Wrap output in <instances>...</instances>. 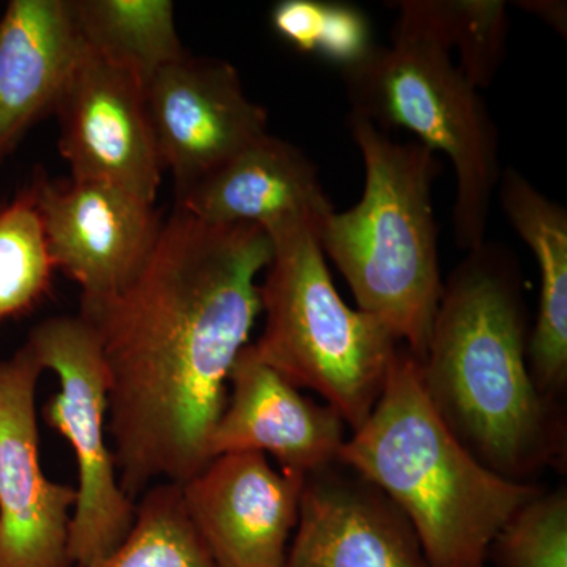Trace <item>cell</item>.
<instances>
[{
	"instance_id": "cell-5",
	"label": "cell",
	"mask_w": 567,
	"mask_h": 567,
	"mask_svg": "<svg viewBox=\"0 0 567 567\" xmlns=\"http://www.w3.org/2000/svg\"><path fill=\"white\" fill-rule=\"evenodd\" d=\"M390 47L342 70L350 114L382 132L406 130L456 175L454 235L458 248L486 244L499 166L498 130L480 89L458 69L436 20L434 0L398 2Z\"/></svg>"
},
{
	"instance_id": "cell-12",
	"label": "cell",
	"mask_w": 567,
	"mask_h": 567,
	"mask_svg": "<svg viewBox=\"0 0 567 567\" xmlns=\"http://www.w3.org/2000/svg\"><path fill=\"white\" fill-rule=\"evenodd\" d=\"M306 476L251 451L219 454L181 484L183 503L219 567H284Z\"/></svg>"
},
{
	"instance_id": "cell-19",
	"label": "cell",
	"mask_w": 567,
	"mask_h": 567,
	"mask_svg": "<svg viewBox=\"0 0 567 567\" xmlns=\"http://www.w3.org/2000/svg\"><path fill=\"white\" fill-rule=\"evenodd\" d=\"M80 567H219L183 503L181 484L158 483L136 499L133 527L110 554Z\"/></svg>"
},
{
	"instance_id": "cell-8",
	"label": "cell",
	"mask_w": 567,
	"mask_h": 567,
	"mask_svg": "<svg viewBox=\"0 0 567 567\" xmlns=\"http://www.w3.org/2000/svg\"><path fill=\"white\" fill-rule=\"evenodd\" d=\"M44 368L24 342L0 358V567H70L76 487L40 457L37 386Z\"/></svg>"
},
{
	"instance_id": "cell-23",
	"label": "cell",
	"mask_w": 567,
	"mask_h": 567,
	"mask_svg": "<svg viewBox=\"0 0 567 567\" xmlns=\"http://www.w3.org/2000/svg\"><path fill=\"white\" fill-rule=\"evenodd\" d=\"M377 44L368 17L349 3H328L322 39L317 54L342 70L364 61Z\"/></svg>"
},
{
	"instance_id": "cell-2",
	"label": "cell",
	"mask_w": 567,
	"mask_h": 567,
	"mask_svg": "<svg viewBox=\"0 0 567 567\" xmlns=\"http://www.w3.org/2000/svg\"><path fill=\"white\" fill-rule=\"evenodd\" d=\"M528 341L517 265L486 241L443 284L421 377L466 451L516 483L566 457L565 415L533 382Z\"/></svg>"
},
{
	"instance_id": "cell-11",
	"label": "cell",
	"mask_w": 567,
	"mask_h": 567,
	"mask_svg": "<svg viewBox=\"0 0 567 567\" xmlns=\"http://www.w3.org/2000/svg\"><path fill=\"white\" fill-rule=\"evenodd\" d=\"M55 271L81 287V300L125 286L147 259L163 216L155 204L99 182L32 177Z\"/></svg>"
},
{
	"instance_id": "cell-10",
	"label": "cell",
	"mask_w": 567,
	"mask_h": 567,
	"mask_svg": "<svg viewBox=\"0 0 567 567\" xmlns=\"http://www.w3.org/2000/svg\"><path fill=\"white\" fill-rule=\"evenodd\" d=\"M145 103L177 196L268 133L267 111L246 95L237 69L219 59L185 54L164 66L145 85Z\"/></svg>"
},
{
	"instance_id": "cell-9",
	"label": "cell",
	"mask_w": 567,
	"mask_h": 567,
	"mask_svg": "<svg viewBox=\"0 0 567 567\" xmlns=\"http://www.w3.org/2000/svg\"><path fill=\"white\" fill-rule=\"evenodd\" d=\"M54 115L71 178L115 186L155 204L164 167L137 78L84 44Z\"/></svg>"
},
{
	"instance_id": "cell-13",
	"label": "cell",
	"mask_w": 567,
	"mask_h": 567,
	"mask_svg": "<svg viewBox=\"0 0 567 567\" xmlns=\"http://www.w3.org/2000/svg\"><path fill=\"white\" fill-rule=\"evenodd\" d=\"M284 567H434L401 509L338 464L306 476Z\"/></svg>"
},
{
	"instance_id": "cell-25",
	"label": "cell",
	"mask_w": 567,
	"mask_h": 567,
	"mask_svg": "<svg viewBox=\"0 0 567 567\" xmlns=\"http://www.w3.org/2000/svg\"><path fill=\"white\" fill-rule=\"evenodd\" d=\"M518 6L528 13L536 14L539 20L547 22L559 35L566 37V2H559V0H525V2H518Z\"/></svg>"
},
{
	"instance_id": "cell-22",
	"label": "cell",
	"mask_w": 567,
	"mask_h": 567,
	"mask_svg": "<svg viewBox=\"0 0 567 567\" xmlns=\"http://www.w3.org/2000/svg\"><path fill=\"white\" fill-rule=\"evenodd\" d=\"M496 567H567V491L546 492L518 507L492 540Z\"/></svg>"
},
{
	"instance_id": "cell-4",
	"label": "cell",
	"mask_w": 567,
	"mask_h": 567,
	"mask_svg": "<svg viewBox=\"0 0 567 567\" xmlns=\"http://www.w3.org/2000/svg\"><path fill=\"white\" fill-rule=\"evenodd\" d=\"M347 128L363 156V197L331 212L317 240L358 309L423 361L443 293L432 203L442 163L420 142L394 141L360 115H347Z\"/></svg>"
},
{
	"instance_id": "cell-20",
	"label": "cell",
	"mask_w": 567,
	"mask_h": 567,
	"mask_svg": "<svg viewBox=\"0 0 567 567\" xmlns=\"http://www.w3.org/2000/svg\"><path fill=\"white\" fill-rule=\"evenodd\" d=\"M54 274L31 181L0 204V324L39 308Z\"/></svg>"
},
{
	"instance_id": "cell-7",
	"label": "cell",
	"mask_w": 567,
	"mask_h": 567,
	"mask_svg": "<svg viewBox=\"0 0 567 567\" xmlns=\"http://www.w3.org/2000/svg\"><path fill=\"white\" fill-rule=\"evenodd\" d=\"M29 346L59 391L43 420L73 450L76 505L70 527V561L76 567L114 550L133 527L136 502L122 488L107 416L110 383L99 342L80 316L50 317L32 328Z\"/></svg>"
},
{
	"instance_id": "cell-6",
	"label": "cell",
	"mask_w": 567,
	"mask_h": 567,
	"mask_svg": "<svg viewBox=\"0 0 567 567\" xmlns=\"http://www.w3.org/2000/svg\"><path fill=\"white\" fill-rule=\"evenodd\" d=\"M260 282L264 330L252 347L298 390H311L357 431L385 388L401 342L385 324L342 300L308 224L271 235Z\"/></svg>"
},
{
	"instance_id": "cell-1",
	"label": "cell",
	"mask_w": 567,
	"mask_h": 567,
	"mask_svg": "<svg viewBox=\"0 0 567 567\" xmlns=\"http://www.w3.org/2000/svg\"><path fill=\"white\" fill-rule=\"evenodd\" d=\"M274 244L249 224L203 221L175 205L125 286L81 300L110 383L107 432L125 494L183 484L210 462L235 360L260 316Z\"/></svg>"
},
{
	"instance_id": "cell-16",
	"label": "cell",
	"mask_w": 567,
	"mask_h": 567,
	"mask_svg": "<svg viewBox=\"0 0 567 567\" xmlns=\"http://www.w3.org/2000/svg\"><path fill=\"white\" fill-rule=\"evenodd\" d=\"M84 50L71 0H11L0 17V166L54 114Z\"/></svg>"
},
{
	"instance_id": "cell-17",
	"label": "cell",
	"mask_w": 567,
	"mask_h": 567,
	"mask_svg": "<svg viewBox=\"0 0 567 567\" xmlns=\"http://www.w3.org/2000/svg\"><path fill=\"white\" fill-rule=\"evenodd\" d=\"M496 194L507 221L539 267V306L528 341L529 374L540 393L559 402L567 386V210L513 167L502 171Z\"/></svg>"
},
{
	"instance_id": "cell-21",
	"label": "cell",
	"mask_w": 567,
	"mask_h": 567,
	"mask_svg": "<svg viewBox=\"0 0 567 567\" xmlns=\"http://www.w3.org/2000/svg\"><path fill=\"white\" fill-rule=\"evenodd\" d=\"M436 20L466 80L483 91L505 61L506 2L502 0H434Z\"/></svg>"
},
{
	"instance_id": "cell-14",
	"label": "cell",
	"mask_w": 567,
	"mask_h": 567,
	"mask_svg": "<svg viewBox=\"0 0 567 567\" xmlns=\"http://www.w3.org/2000/svg\"><path fill=\"white\" fill-rule=\"evenodd\" d=\"M346 427L330 405L306 398L248 344L230 371L208 450L212 458L241 451L270 454L279 470L309 476L338 464Z\"/></svg>"
},
{
	"instance_id": "cell-15",
	"label": "cell",
	"mask_w": 567,
	"mask_h": 567,
	"mask_svg": "<svg viewBox=\"0 0 567 567\" xmlns=\"http://www.w3.org/2000/svg\"><path fill=\"white\" fill-rule=\"evenodd\" d=\"M203 221L249 224L268 237L287 227H317L334 210L316 164L290 142L267 133L177 196Z\"/></svg>"
},
{
	"instance_id": "cell-3",
	"label": "cell",
	"mask_w": 567,
	"mask_h": 567,
	"mask_svg": "<svg viewBox=\"0 0 567 567\" xmlns=\"http://www.w3.org/2000/svg\"><path fill=\"white\" fill-rule=\"evenodd\" d=\"M339 462L404 513L434 567H486L499 529L543 492L496 475L466 451L429 401L420 360L404 346Z\"/></svg>"
},
{
	"instance_id": "cell-18",
	"label": "cell",
	"mask_w": 567,
	"mask_h": 567,
	"mask_svg": "<svg viewBox=\"0 0 567 567\" xmlns=\"http://www.w3.org/2000/svg\"><path fill=\"white\" fill-rule=\"evenodd\" d=\"M82 40L142 84L186 54L171 0H71Z\"/></svg>"
},
{
	"instance_id": "cell-24",
	"label": "cell",
	"mask_w": 567,
	"mask_h": 567,
	"mask_svg": "<svg viewBox=\"0 0 567 567\" xmlns=\"http://www.w3.org/2000/svg\"><path fill=\"white\" fill-rule=\"evenodd\" d=\"M327 2L281 0L271 10V28L286 43L303 54H317L322 39Z\"/></svg>"
}]
</instances>
